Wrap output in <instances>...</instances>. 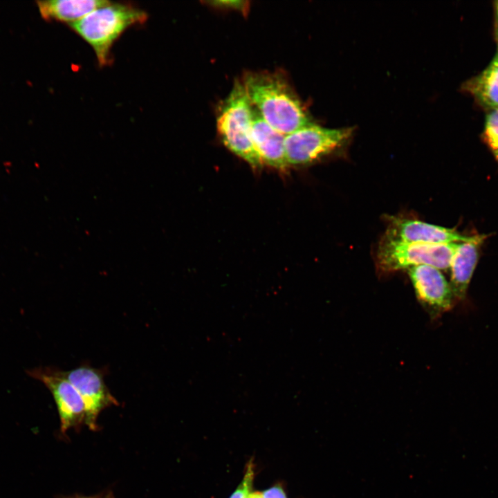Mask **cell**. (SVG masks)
I'll return each instance as SVG.
<instances>
[{"mask_svg": "<svg viewBox=\"0 0 498 498\" xmlns=\"http://www.w3.org/2000/svg\"><path fill=\"white\" fill-rule=\"evenodd\" d=\"M486 142L498 162V109L490 110L484 127Z\"/></svg>", "mask_w": 498, "mask_h": 498, "instance_id": "obj_14", "label": "cell"}, {"mask_svg": "<svg viewBox=\"0 0 498 498\" xmlns=\"http://www.w3.org/2000/svg\"><path fill=\"white\" fill-rule=\"evenodd\" d=\"M64 377L82 396L86 407V423L91 428L102 410L112 405H118L104 382V371L82 365L69 371H62Z\"/></svg>", "mask_w": 498, "mask_h": 498, "instance_id": "obj_6", "label": "cell"}, {"mask_svg": "<svg viewBox=\"0 0 498 498\" xmlns=\"http://www.w3.org/2000/svg\"><path fill=\"white\" fill-rule=\"evenodd\" d=\"M252 105L242 82L237 80L217 114L216 127L223 144L254 169L263 163L251 137Z\"/></svg>", "mask_w": 498, "mask_h": 498, "instance_id": "obj_3", "label": "cell"}, {"mask_svg": "<svg viewBox=\"0 0 498 498\" xmlns=\"http://www.w3.org/2000/svg\"><path fill=\"white\" fill-rule=\"evenodd\" d=\"M208 3L216 7L232 8L243 11L248 7V2L241 0L210 1Z\"/></svg>", "mask_w": 498, "mask_h": 498, "instance_id": "obj_16", "label": "cell"}, {"mask_svg": "<svg viewBox=\"0 0 498 498\" xmlns=\"http://www.w3.org/2000/svg\"><path fill=\"white\" fill-rule=\"evenodd\" d=\"M474 237V236H464L454 229L417 219L393 216L389 217L387 230L382 239L399 243L432 245L468 241Z\"/></svg>", "mask_w": 498, "mask_h": 498, "instance_id": "obj_7", "label": "cell"}, {"mask_svg": "<svg viewBox=\"0 0 498 498\" xmlns=\"http://www.w3.org/2000/svg\"><path fill=\"white\" fill-rule=\"evenodd\" d=\"M353 130L326 128L311 122L286 135L288 165H308L342 153L351 140Z\"/></svg>", "mask_w": 498, "mask_h": 498, "instance_id": "obj_4", "label": "cell"}, {"mask_svg": "<svg viewBox=\"0 0 498 498\" xmlns=\"http://www.w3.org/2000/svg\"><path fill=\"white\" fill-rule=\"evenodd\" d=\"M76 498H97V497H76Z\"/></svg>", "mask_w": 498, "mask_h": 498, "instance_id": "obj_21", "label": "cell"}, {"mask_svg": "<svg viewBox=\"0 0 498 498\" xmlns=\"http://www.w3.org/2000/svg\"><path fill=\"white\" fill-rule=\"evenodd\" d=\"M486 236H474L468 241L459 242L453 255L450 268V286L455 298L463 299L479 257V248Z\"/></svg>", "mask_w": 498, "mask_h": 498, "instance_id": "obj_11", "label": "cell"}, {"mask_svg": "<svg viewBox=\"0 0 498 498\" xmlns=\"http://www.w3.org/2000/svg\"><path fill=\"white\" fill-rule=\"evenodd\" d=\"M242 84L252 106L267 123L284 135L313 122L281 73L249 72Z\"/></svg>", "mask_w": 498, "mask_h": 498, "instance_id": "obj_1", "label": "cell"}, {"mask_svg": "<svg viewBox=\"0 0 498 498\" xmlns=\"http://www.w3.org/2000/svg\"><path fill=\"white\" fill-rule=\"evenodd\" d=\"M459 243L442 244L406 243L381 239L377 250V263L381 270L394 272L428 265L439 270L450 267Z\"/></svg>", "mask_w": 498, "mask_h": 498, "instance_id": "obj_5", "label": "cell"}, {"mask_svg": "<svg viewBox=\"0 0 498 498\" xmlns=\"http://www.w3.org/2000/svg\"><path fill=\"white\" fill-rule=\"evenodd\" d=\"M246 498H263L261 492H251Z\"/></svg>", "mask_w": 498, "mask_h": 498, "instance_id": "obj_18", "label": "cell"}, {"mask_svg": "<svg viewBox=\"0 0 498 498\" xmlns=\"http://www.w3.org/2000/svg\"><path fill=\"white\" fill-rule=\"evenodd\" d=\"M495 8H496V12H497V19H498V1L496 2Z\"/></svg>", "mask_w": 498, "mask_h": 498, "instance_id": "obj_19", "label": "cell"}, {"mask_svg": "<svg viewBox=\"0 0 498 498\" xmlns=\"http://www.w3.org/2000/svg\"><path fill=\"white\" fill-rule=\"evenodd\" d=\"M464 88L483 107L498 109V53L481 73L465 84Z\"/></svg>", "mask_w": 498, "mask_h": 498, "instance_id": "obj_13", "label": "cell"}, {"mask_svg": "<svg viewBox=\"0 0 498 498\" xmlns=\"http://www.w3.org/2000/svg\"><path fill=\"white\" fill-rule=\"evenodd\" d=\"M251 137L263 164L278 169L288 167L285 151L286 136L267 123L252 106Z\"/></svg>", "mask_w": 498, "mask_h": 498, "instance_id": "obj_10", "label": "cell"}, {"mask_svg": "<svg viewBox=\"0 0 498 498\" xmlns=\"http://www.w3.org/2000/svg\"><path fill=\"white\" fill-rule=\"evenodd\" d=\"M30 375L42 381L52 394L59 412L62 432L86 422L84 400L62 371L38 369Z\"/></svg>", "mask_w": 498, "mask_h": 498, "instance_id": "obj_9", "label": "cell"}, {"mask_svg": "<svg viewBox=\"0 0 498 498\" xmlns=\"http://www.w3.org/2000/svg\"><path fill=\"white\" fill-rule=\"evenodd\" d=\"M496 35H497V46H498V26H497V27Z\"/></svg>", "mask_w": 498, "mask_h": 498, "instance_id": "obj_20", "label": "cell"}, {"mask_svg": "<svg viewBox=\"0 0 498 498\" xmlns=\"http://www.w3.org/2000/svg\"><path fill=\"white\" fill-rule=\"evenodd\" d=\"M109 2L106 0H48L37 3L43 18L70 25Z\"/></svg>", "mask_w": 498, "mask_h": 498, "instance_id": "obj_12", "label": "cell"}, {"mask_svg": "<svg viewBox=\"0 0 498 498\" xmlns=\"http://www.w3.org/2000/svg\"><path fill=\"white\" fill-rule=\"evenodd\" d=\"M407 270L418 300L431 316L436 317L452 308L455 297L439 269L419 265Z\"/></svg>", "mask_w": 498, "mask_h": 498, "instance_id": "obj_8", "label": "cell"}, {"mask_svg": "<svg viewBox=\"0 0 498 498\" xmlns=\"http://www.w3.org/2000/svg\"><path fill=\"white\" fill-rule=\"evenodd\" d=\"M147 18L142 10L109 1L69 26L92 47L99 65L104 66L122 33L131 26L144 23Z\"/></svg>", "mask_w": 498, "mask_h": 498, "instance_id": "obj_2", "label": "cell"}, {"mask_svg": "<svg viewBox=\"0 0 498 498\" xmlns=\"http://www.w3.org/2000/svg\"><path fill=\"white\" fill-rule=\"evenodd\" d=\"M261 493L263 498H287L284 488L280 485L273 486Z\"/></svg>", "mask_w": 498, "mask_h": 498, "instance_id": "obj_17", "label": "cell"}, {"mask_svg": "<svg viewBox=\"0 0 498 498\" xmlns=\"http://www.w3.org/2000/svg\"><path fill=\"white\" fill-rule=\"evenodd\" d=\"M255 477V465L250 459L246 465L243 478L230 498H246L251 492Z\"/></svg>", "mask_w": 498, "mask_h": 498, "instance_id": "obj_15", "label": "cell"}]
</instances>
